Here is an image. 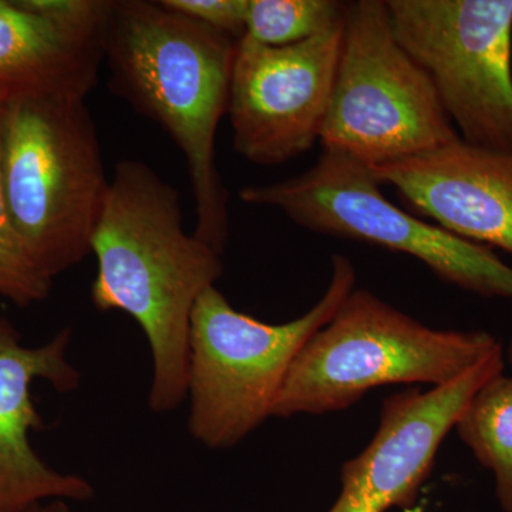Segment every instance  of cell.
I'll return each instance as SVG.
<instances>
[{"label": "cell", "instance_id": "14", "mask_svg": "<svg viewBox=\"0 0 512 512\" xmlns=\"http://www.w3.org/2000/svg\"><path fill=\"white\" fill-rule=\"evenodd\" d=\"M454 429L478 463L494 474L501 510L512 512V376L503 372L485 382Z\"/></svg>", "mask_w": 512, "mask_h": 512}, {"label": "cell", "instance_id": "9", "mask_svg": "<svg viewBox=\"0 0 512 512\" xmlns=\"http://www.w3.org/2000/svg\"><path fill=\"white\" fill-rule=\"evenodd\" d=\"M343 22L292 46L239 39L228 104L238 156L261 167H276L319 143L338 69Z\"/></svg>", "mask_w": 512, "mask_h": 512}, {"label": "cell", "instance_id": "4", "mask_svg": "<svg viewBox=\"0 0 512 512\" xmlns=\"http://www.w3.org/2000/svg\"><path fill=\"white\" fill-rule=\"evenodd\" d=\"M498 348L500 342L485 330L429 328L355 288L299 350L272 417L340 412L389 384L443 386Z\"/></svg>", "mask_w": 512, "mask_h": 512}, {"label": "cell", "instance_id": "8", "mask_svg": "<svg viewBox=\"0 0 512 512\" xmlns=\"http://www.w3.org/2000/svg\"><path fill=\"white\" fill-rule=\"evenodd\" d=\"M458 136L512 153V0H386Z\"/></svg>", "mask_w": 512, "mask_h": 512}, {"label": "cell", "instance_id": "1", "mask_svg": "<svg viewBox=\"0 0 512 512\" xmlns=\"http://www.w3.org/2000/svg\"><path fill=\"white\" fill-rule=\"evenodd\" d=\"M92 254L93 305L136 320L153 355L148 406L173 412L187 399L192 311L224 275L222 255L185 231L177 188L138 160L114 168Z\"/></svg>", "mask_w": 512, "mask_h": 512}, {"label": "cell", "instance_id": "11", "mask_svg": "<svg viewBox=\"0 0 512 512\" xmlns=\"http://www.w3.org/2000/svg\"><path fill=\"white\" fill-rule=\"evenodd\" d=\"M72 329L30 348L8 319L0 318V512H30L45 501H87L93 485L76 474L47 466L30 433L43 430L32 387L45 380L60 393L80 386V372L67 359Z\"/></svg>", "mask_w": 512, "mask_h": 512}, {"label": "cell", "instance_id": "18", "mask_svg": "<svg viewBox=\"0 0 512 512\" xmlns=\"http://www.w3.org/2000/svg\"><path fill=\"white\" fill-rule=\"evenodd\" d=\"M30 512H70V510L69 505L66 504V501L55 500L47 501V503L39 505V507Z\"/></svg>", "mask_w": 512, "mask_h": 512}, {"label": "cell", "instance_id": "13", "mask_svg": "<svg viewBox=\"0 0 512 512\" xmlns=\"http://www.w3.org/2000/svg\"><path fill=\"white\" fill-rule=\"evenodd\" d=\"M111 9L64 18L45 0H0V103L86 100L104 63Z\"/></svg>", "mask_w": 512, "mask_h": 512}, {"label": "cell", "instance_id": "7", "mask_svg": "<svg viewBox=\"0 0 512 512\" xmlns=\"http://www.w3.org/2000/svg\"><path fill=\"white\" fill-rule=\"evenodd\" d=\"M244 204L275 208L299 227L355 239L419 259L441 281L463 291L512 301V268L490 248L426 222L384 197L369 165L323 150L305 173L274 184L247 185Z\"/></svg>", "mask_w": 512, "mask_h": 512}, {"label": "cell", "instance_id": "6", "mask_svg": "<svg viewBox=\"0 0 512 512\" xmlns=\"http://www.w3.org/2000/svg\"><path fill=\"white\" fill-rule=\"evenodd\" d=\"M457 140L429 76L396 39L386 0L346 3L323 150L375 168Z\"/></svg>", "mask_w": 512, "mask_h": 512}, {"label": "cell", "instance_id": "19", "mask_svg": "<svg viewBox=\"0 0 512 512\" xmlns=\"http://www.w3.org/2000/svg\"><path fill=\"white\" fill-rule=\"evenodd\" d=\"M507 357H508V362H510V365L512 367V340L510 343V348H508Z\"/></svg>", "mask_w": 512, "mask_h": 512}, {"label": "cell", "instance_id": "2", "mask_svg": "<svg viewBox=\"0 0 512 512\" xmlns=\"http://www.w3.org/2000/svg\"><path fill=\"white\" fill-rule=\"evenodd\" d=\"M238 39L150 0H114L104 63L109 89L158 124L187 163L194 234L224 255L229 195L217 163Z\"/></svg>", "mask_w": 512, "mask_h": 512}, {"label": "cell", "instance_id": "17", "mask_svg": "<svg viewBox=\"0 0 512 512\" xmlns=\"http://www.w3.org/2000/svg\"><path fill=\"white\" fill-rule=\"evenodd\" d=\"M165 8L197 20L202 25L228 33L235 39L245 36L248 0H160Z\"/></svg>", "mask_w": 512, "mask_h": 512}, {"label": "cell", "instance_id": "16", "mask_svg": "<svg viewBox=\"0 0 512 512\" xmlns=\"http://www.w3.org/2000/svg\"><path fill=\"white\" fill-rule=\"evenodd\" d=\"M2 111L3 103H0V131ZM52 285L53 279L37 268L16 229L6 200L0 156V296L26 308L45 301Z\"/></svg>", "mask_w": 512, "mask_h": 512}, {"label": "cell", "instance_id": "10", "mask_svg": "<svg viewBox=\"0 0 512 512\" xmlns=\"http://www.w3.org/2000/svg\"><path fill=\"white\" fill-rule=\"evenodd\" d=\"M503 346L453 382L409 389L384 400L369 446L340 470L342 490L328 512H387L413 507L447 434L477 390L504 372Z\"/></svg>", "mask_w": 512, "mask_h": 512}, {"label": "cell", "instance_id": "3", "mask_svg": "<svg viewBox=\"0 0 512 512\" xmlns=\"http://www.w3.org/2000/svg\"><path fill=\"white\" fill-rule=\"evenodd\" d=\"M3 185L10 214L37 268L50 279L92 254L110 180L86 100L3 104Z\"/></svg>", "mask_w": 512, "mask_h": 512}, {"label": "cell", "instance_id": "5", "mask_svg": "<svg viewBox=\"0 0 512 512\" xmlns=\"http://www.w3.org/2000/svg\"><path fill=\"white\" fill-rule=\"evenodd\" d=\"M356 269L333 255L320 301L291 322L265 323L234 309L217 286L195 303L188 340V430L208 448H231L272 417L293 360L355 289Z\"/></svg>", "mask_w": 512, "mask_h": 512}, {"label": "cell", "instance_id": "12", "mask_svg": "<svg viewBox=\"0 0 512 512\" xmlns=\"http://www.w3.org/2000/svg\"><path fill=\"white\" fill-rule=\"evenodd\" d=\"M372 171L417 217L512 254V153L471 146L460 138Z\"/></svg>", "mask_w": 512, "mask_h": 512}, {"label": "cell", "instance_id": "15", "mask_svg": "<svg viewBox=\"0 0 512 512\" xmlns=\"http://www.w3.org/2000/svg\"><path fill=\"white\" fill-rule=\"evenodd\" d=\"M346 3L336 0H248L245 36L261 45H298L336 28Z\"/></svg>", "mask_w": 512, "mask_h": 512}]
</instances>
